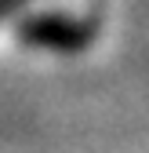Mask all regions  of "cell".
I'll return each instance as SVG.
<instances>
[{
	"mask_svg": "<svg viewBox=\"0 0 149 153\" xmlns=\"http://www.w3.org/2000/svg\"><path fill=\"white\" fill-rule=\"evenodd\" d=\"M18 40L47 51H80L95 40V22H80L69 15H33L18 22Z\"/></svg>",
	"mask_w": 149,
	"mask_h": 153,
	"instance_id": "1",
	"label": "cell"
},
{
	"mask_svg": "<svg viewBox=\"0 0 149 153\" xmlns=\"http://www.w3.org/2000/svg\"><path fill=\"white\" fill-rule=\"evenodd\" d=\"M26 0H0V18H7V15H15L18 7H22Z\"/></svg>",
	"mask_w": 149,
	"mask_h": 153,
	"instance_id": "2",
	"label": "cell"
}]
</instances>
